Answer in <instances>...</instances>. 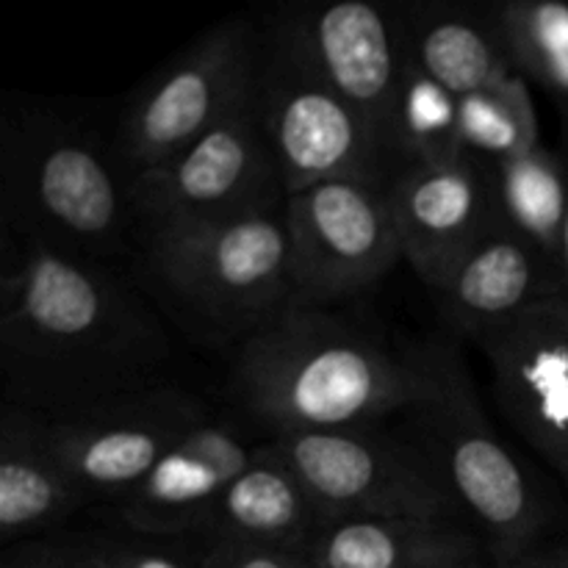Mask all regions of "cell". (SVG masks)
<instances>
[{
    "instance_id": "obj_1",
    "label": "cell",
    "mask_w": 568,
    "mask_h": 568,
    "mask_svg": "<svg viewBox=\"0 0 568 568\" xmlns=\"http://www.w3.org/2000/svg\"><path fill=\"white\" fill-rule=\"evenodd\" d=\"M172 342L148 300L105 261L6 231L0 364L6 405L64 422L155 386Z\"/></svg>"
},
{
    "instance_id": "obj_2",
    "label": "cell",
    "mask_w": 568,
    "mask_h": 568,
    "mask_svg": "<svg viewBox=\"0 0 568 568\" xmlns=\"http://www.w3.org/2000/svg\"><path fill=\"white\" fill-rule=\"evenodd\" d=\"M231 388L275 436L388 425L408 403V353L320 305L288 303L239 344Z\"/></svg>"
},
{
    "instance_id": "obj_3",
    "label": "cell",
    "mask_w": 568,
    "mask_h": 568,
    "mask_svg": "<svg viewBox=\"0 0 568 568\" xmlns=\"http://www.w3.org/2000/svg\"><path fill=\"white\" fill-rule=\"evenodd\" d=\"M408 353L410 392L399 433L425 455L497 568L536 552L552 510L483 414L455 338H427Z\"/></svg>"
},
{
    "instance_id": "obj_4",
    "label": "cell",
    "mask_w": 568,
    "mask_h": 568,
    "mask_svg": "<svg viewBox=\"0 0 568 568\" xmlns=\"http://www.w3.org/2000/svg\"><path fill=\"white\" fill-rule=\"evenodd\" d=\"M6 231L109 261L133 222L128 178L98 133L55 111H14L0 133Z\"/></svg>"
},
{
    "instance_id": "obj_5",
    "label": "cell",
    "mask_w": 568,
    "mask_h": 568,
    "mask_svg": "<svg viewBox=\"0 0 568 568\" xmlns=\"http://www.w3.org/2000/svg\"><path fill=\"white\" fill-rule=\"evenodd\" d=\"M144 261L189 322L222 342H247L294 303L286 205L270 214L144 239Z\"/></svg>"
},
{
    "instance_id": "obj_6",
    "label": "cell",
    "mask_w": 568,
    "mask_h": 568,
    "mask_svg": "<svg viewBox=\"0 0 568 568\" xmlns=\"http://www.w3.org/2000/svg\"><path fill=\"white\" fill-rule=\"evenodd\" d=\"M264 22L227 17L166 61L128 103L116 161L128 181L164 166L255 98Z\"/></svg>"
},
{
    "instance_id": "obj_7",
    "label": "cell",
    "mask_w": 568,
    "mask_h": 568,
    "mask_svg": "<svg viewBox=\"0 0 568 568\" xmlns=\"http://www.w3.org/2000/svg\"><path fill=\"white\" fill-rule=\"evenodd\" d=\"M261 453L297 477L325 525L427 519L469 527L425 455L388 425L272 436Z\"/></svg>"
},
{
    "instance_id": "obj_8",
    "label": "cell",
    "mask_w": 568,
    "mask_h": 568,
    "mask_svg": "<svg viewBox=\"0 0 568 568\" xmlns=\"http://www.w3.org/2000/svg\"><path fill=\"white\" fill-rule=\"evenodd\" d=\"M253 103L286 197L331 181L386 186L392 181L366 122L300 59L270 20H264Z\"/></svg>"
},
{
    "instance_id": "obj_9",
    "label": "cell",
    "mask_w": 568,
    "mask_h": 568,
    "mask_svg": "<svg viewBox=\"0 0 568 568\" xmlns=\"http://www.w3.org/2000/svg\"><path fill=\"white\" fill-rule=\"evenodd\" d=\"M128 194L144 239L270 214L288 200L255 103L164 166L128 181Z\"/></svg>"
},
{
    "instance_id": "obj_10",
    "label": "cell",
    "mask_w": 568,
    "mask_h": 568,
    "mask_svg": "<svg viewBox=\"0 0 568 568\" xmlns=\"http://www.w3.org/2000/svg\"><path fill=\"white\" fill-rule=\"evenodd\" d=\"M286 233L300 305L355 297L403 261L386 183L331 181L292 194Z\"/></svg>"
},
{
    "instance_id": "obj_11",
    "label": "cell",
    "mask_w": 568,
    "mask_h": 568,
    "mask_svg": "<svg viewBox=\"0 0 568 568\" xmlns=\"http://www.w3.org/2000/svg\"><path fill=\"white\" fill-rule=\"evenodd\" d=\"M270 22L366 122L394 178L392 125L408 61L399 6L372 0L292 6L270 17Z\"/></svg>"
},
{
    "instance_id": "obj_12",
    "label": "cell",
    "mask_w": 568,
    "mask_h": 568,
    "mask_svg": "<svg viewBox=\"0 0 568 568\" xmlns=\"http://www.w3.org/2000/svg\"><path fill=\"white\" fill-rule=\"evenodd\" d=\"M205 419L200 397L150 386L72 419L48 422V436L61 466L89 499L122 503Z\"/></svg>"
},
{
    "instance_id": "obj_13",
    "label": "cell",
    "mask_w": 568,
    "mask_h": 568,
    "mask_svg": "<svg viewBox=\"0 0 568 568\" xmlns=\"http://www.w3.org/2000/svg\"><path fill=\"white\" fill-rule=\"evenodd\" d=\"M516 433L568 486V294H552L477 342Z\"/></svg>"
},
{
    "instance_id": "obj_14",
    "label": "cell",
    "mask_w": 568,
    "mask_h": 568,
    "mask_svg": "<svg viewBox=\"0 0 568 568\" xmlns=\"http://www.w3.org/2000/svg\"><path fill=\"white\" fill-rule=\"evenodd\" d=\"M403 261L427 288L460 253L499 225L488 161L464 155L436 166H408L388 181Z\"/></svg>"
},
{
    "instance_id": "obj_15",
    "label": "cell",
    "mask_w": 568,
    "mask_h": 568,
    "mask_svg": "<svg viewBox=\"0 0 568 568\" xmlns=\"http://www.w3.org/2000/svg\"><path fill=\"white\" fill-rule=\"evenodd\" d=\"M253 460L255 449H250L233 427L205 419L122 499V519L148 538L192 536L216 497Z\"/></svg>"
},
{
    "instance_id": "obj_16",
    "label": "cell",
    "mask_w": 568,
    "mask_h": 568,
    "mask_svg": "<svg viewBox=\"0 0 568 568\" xmlns=\"http://www.w3.org/2000/svg\"><path fill=\"white\" fill-rule=\"evenodd\" d=\"M427 292L453 338L475 342L525 314L538 300L568 294L564 281L499 225L460 253Z\"/></svg>"
},
{
    "instance_id": "obj_17",
    "label": "cell",
    "mask_w": 568,
    "mask_h": 568,
    "mask_svg": "<svg viewBox=\"0 0 568 568\" xmlns=\"http://www.w3.org/2000/svg\"><path fill=\"white\" fill-rule=\"evenodd\" d=\"M325 519L297 477L255 447V460L216 497L197 532L209 541H242L311 555Z\"/></svg>"
},
{
    "instance_id": "obj_18",
    "label": "cell",
    "mask_w": 568,
    "mask_h": 568,
    "mask_svg": "<svg viewBox=\"0 0 568 568\" xmlns=\"http://www.w3.org/2000/svg\"><path fill=\"white\" fill-rule=\"evenodd\" d=\"M92 499L61 466L48 422L6 405L0 425V536L17 541L70 519Z\"/></svg>"
},
{
    "instance_id": "obj_19",
    "label": "cell",
    "mask_w": 568,
    "mask_h": 568,
    "mask_svg": "<svg viewBox=\"0 0 568 568\" xmlns=\"http://www.w3.org/2000/svg\"><path fill=\"white\" fill-rule=\"evenodd\" d=\"M405 50L455 98L494 89L514 75L488 9L460 3L399 6Z\"/></svg>"
},
{
    "instance_id": "obj_20",
    "label": "cell",
    "mask_w": 568,
    "mask_h": 568,
    "mask_svg": "<svg viewBox=\"0 0 568 568\" xmlns=\"http://www.w3.org/2000/svg\"><path fill=\"white\" fill-rule=\"evenodd\" d=\"M480 555H488L486 547L464 525L344 519L322 527L308 558L314 568H444Z\"/></svg>"
},
{
    "instance_id": "obj_21",
    "label": "cell",
    "mask_w": 568,
    "mask_h": 568,
    "mask_svg": "<svg viewBox=\"0 0 568 568\" xmlns=\"http://www.w3.org/2000/svg\"><path fill=\"white\" fill-rule=\"evenodd\" d=\"M491 166L499 227L532 250L564 281V231L568 214V170L560 150L547 144ZM568 292V288H566Z\"/></svg>"
},
{
    "instance_id": "obj_22",
    "label": "cell",
    "mask_w": 568,
    "mask_h": 568,
    "mask_svg": "<svg viewBox=\"0 0 568 568\" xmlns=\"http://www.w3.org/2000/svg\"><path fill=\"white\" fill-rule=\"evenodd\" d=\"M499 44L516 75L538 83L568 114V3L505 0L488 6Z\"/></svg>"
},
{
    "instance_id": "obj_23",
    "label": "cell",
    "mask_w": 568,
    "mask_h": 568,
    "mask_svg": "<svg viewBox=\"0 0 568 568\" xmlns=\"http://www.w3.org/2000/svg\"><path fill=\"white\" fill-rule=\"evenodd\" d=\"M464 155L469 153L460 142L458 98L408 59L392 125L394 175L408 166L449 164Z\"/></svg>"
},
{
    "instance_id": "obj_24",
    "label": "cell",
    "mask_w": 568,
    "mask_h": 568,
    "mask_svg": "<svg viewBox=\"0 0 568 568\" xmlns=\"http://www.w3.org/2000/svg\"><path fill=\"white\" fill-rule=\"evenodd\" d=\"M460 142L475 159L497 164L541 144V125L530 83L510 75L494 89L458 98Z\"/></svg>"
},
{
    "instance_id": "obj_25",
    "label": "cell",
    "mask_w": 568,
    "mask_h": 568,
    "mask_svg": "<svg viewBox=\"0 0 568 568\" xmlns=\"http://www.w3.org/2000/svg\"><path fill=\"white\" fill-rule=\"evenodd\" d=\"M197 568H314L305 552L258 547L242 541H209L200 552Z\"/></svg>"
},
{
    "instance_id": "obj_26",
    "label": "cell",
    "mask_w": 568,
    "mask_h": 568,
    "mask_svg": "<svg viewBox=\"0 0 568 568\" xmlns=\"http://www.w3.org/2000/svg\"><path fill=\"white\" fill-rule=\"evenodd\" d=\"M6 568H111L109 549L72 544H28Z\"/></svg>"
},
{
    "instance_id": "obj_27",
    "label": "cell",
    "mask_w": 568,
    "mask_h": 568,
    "mask_svg": "<svg viewBox=\"0 0 568 568\" xmlns=\"http://www.w3.org/2000/svg\"><path fill=\"white\" fill-rule=\"evenodd\" d=\"M148 538V536H144ZM175 538H148V544H128V547L109 549L111 568H197V555L189 552L181 544H170Z\"/></svg>"
},
{
    "instance_id": "obj_28",
    "label": "cell",
    "mask_w": 568,
    "mask_h": 568,
    "mask_svg": "<svg viewBox=\"0 0 568 568\" xmlns=\"http://www.w3.org/2000/svg\"><path fill=\"white\" fill-rule=\"evenodd\" d=\"M503 568H555V564H552V552H538L536 549V552L525 555V558L514 560V564Z\"/></svg>"
},
{
    "instance_id": "obj_29",
    "label": "cell",
    "mask_w": 568,
    "mask_h": 568,
    "mask_svg": "<svg viewBox=\"0 0 568 568\" xmlns=\"http://www.w3.org/2000/svg\"><path fill=\"white\" fill-rule=\"evenodd\" d=\"M564 116V144H560V153H564L566 170H568V114ZM564 277H566V288H568V214H566V231H564Z\"/></svg>"
},
{
    "instance_id": "obj_30",
    "label": "cell",
    "mask_w": 568,
    "mask_h": 568,
    "mask_svg": "<svg viewBox=\"0 0 568 568\" xmlns=\"http://www.w3.org/2000/svg\"><path fill=\"white\" fill-rule=\"evenodd\" d=\"M488 564L497 566L491 558H488V555H480V558L466 560V564H455V566H444V568H488Z\"/></svg>"
},
{
    "instance_id": "obj_31",
    "label": "cell",
    "mask_w": 568,
    "mask_h": 568,
    "mask_svg": "<svg viewBox=\"0 0 568 568\" xmlns=\"http://www.w3.org/2000/svg\"><path fill=\"white\" fill-rule=\"evenodd\" d=\"M552 564H555V568H568V547L566 549H555Z\"/></svg>"
}]
</instances>
